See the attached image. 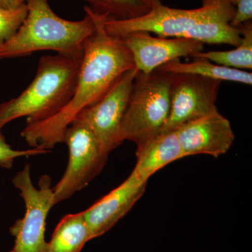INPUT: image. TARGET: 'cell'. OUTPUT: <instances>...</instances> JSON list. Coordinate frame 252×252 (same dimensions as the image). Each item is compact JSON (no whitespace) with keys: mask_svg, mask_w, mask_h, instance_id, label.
<instances>
[{"mask_svg":"<svg viewBox=\"0 0 252 252\" xmlns=\"http://www.w3.org/2000/svg\"><path fill=\"white\" fill-rule=\"evenodd\" d=\"M84 8L94 23V33L86 41L75 89L70 100L53 117L29 123L21 137L32 148L49 152L64 141L68 126L84 109L97 102L121 76L135 67L133 56L122 38L110 35L104 28L106 15Z\"/></svg>","mask_w":252,"mask_h":252,"instance_id":"obj_1","label":"cell"},{"mask_svg":"<svg viewBox=\"0 0 252 252\" xmlns=\"http://www.w3.org/2000/svg\"><path fill=\"white\" fill-rule=\"evenodd\" d=\"M147 1L150 9L144 16L127 20L107 18V32L120 37L134 32H147L161 37L187 38L203 44L235 47L241 43L240 30L230 26L235 14L230 0H202L203 6L195 9H174L160 0Z\"/></svg>","mask_w":252,"mask_h":252,"instance_id":"obj_2","label":"cell"},{"mask_svg":"<svg viewBox=\"0 0 252 252\" xmlns=\"http://www.w3.org/2000/svg\"><path fill=\"white\" fill-rule=\"evenodd\" d=\"M83 54L41 57L35 77L27 89L0 104V132L20 118L27 117V124L41 122L61 111L74 94Z\"/></svg>","mask_w":252,"mask_h":252,"instance_id":"obj_3","label":"cell"},{"mask_svg":"<svg viewBox=\"0 0 252 252\" xmlns=\"http://www.w3.org/2000/svg\"><path fill=\"white\" fill-rule=\"evenodd\" d=\"M26 4L27 16L15 35L0 46V60L26 57L41 51L84 54V44L95 28L85 8V17L71 21L55 14L48 0H28Z\"/></svg>","mask_w":252,"mask_h":252,"instance_id":"obj_4","label":"cell"},{"mask_svg":"<svg viewBox=\"0 0 252 252\" xmlns=\"http://www.w3.org/2000/svg\"><path fill=\"white\" fill-rule=\"evenodd\" d=\"M172 74L155 69L139 71L122 126L123 142L136 144L163 129L170 112Z\"/></svg>","mask_w":252,"mask_h":252,"instance_id":"obj_5","label":"cell"},{"mask_svg":"<svg viewBox=\"0 0 252 252\" xmlns=\"http://www.w3.org/2000/svg\"><path fill=\"white\" fill-rule=\"evenodd\" d=\"M69 150L67 168L54 188V205L70 198L87 187L103 170L109 154L84 123L74 121L64 132Z\"/></svg>","mask_w":252,"mask_h":252,"instance_id":"obj_6","label":"cell"},{"mask_svg":"<svg viewBox=\"0 0 252 252\" xmlns=\"http://www.w3.org/2000/svg\"><path fill=\"white\" fill-rule=\"evenodd\" d=\"M21 191L26 205V214L10 227V233L15 238L13 250L16 252H45L46 219L55 206L54 191L51 177L42 175L39 180V189L32 182L31 165L26 164L11 180Z\"/></svg>","mask_w":252,"mask_h":252,"instance_id":"obj_7","label":"cell"},{"mask_svg":"<svg viewBox=\"0 0 252 252\" xmlns=\"http://www.w3.org/2000/svg\"><path fill=\"white\" fill-rule=\"evenodd\" d=\"M138 72L135 67L124 73L96 103L81 111L75 119L90 127L107 154L124 142L123 120Z\"/></svg>","mask_w":252,"mask_h":252,"instance_id":"obj_8","label":"cell"},{"mask_svg":"<svg viewBox=\"0 0 252 252\" xmlns=\"http://www.w3.org/2000/svg\"><path fill=\"white\" fill-rule=\"evenodd\" d=\"M221 81L201 76L172 74L170 112L162 130H173L217 109Z\"/></svg>","mask_w":252,"mask_h":252,"instance_id":"obj_9","label":"cell"},{"mask_svg":"<svg viewBox=\"0 0 252 252\" xmlns=\"http://www.w3.org/2000/svg\"><path fill=\"white\" fill-rule=\"evenodd\" d=\"M120 37L132 53L135 67L144 74L204 49L200 41L187 38L154 37L147 32H134Z\"/></svg>","mask_w":252,"mask_h":252,"instance_id":"obj_10","label":"cell"},{"mask_svg":"<svg viewBox=\"0 0 252 252\" xmlns=\"http://www.w3.org/2000/svg\"><path fill=\"white\" fill-rule=\"evenodd\" d=\"M175 130L185 157L197 154L219 157L229 151L235 139L229 120L217 109Z\"/></svg>","mask_w":252,"mask_h":252,"instance_id":"obj_11","label":"cell"},{"mask_svg":"<svg viewBox=\"0 0 252 252\" xmlns=\"http://www.w3.org/2000/svg\"><path fill=\"white\" fill-rule=\"evenodd\" d=\"M147 184L132 170L122 185L84 211L91 240L107 233L130 211L143 195Z\"/></svg>","mask_w":252,"mask_h":252,"instance_id":"obj_12","label":"cell"},{"mask_svg":"<svg viewBox=\"0 0 252 252\" xmlns=\"http://www.w3.org/2000/svg\"><path fill=\"white\" fill-rule=\"evenodd\" d=\"M136 157L133 171L146 182L169 164L185 158L175 130L160 131L137 144Z\"/></svg>","mask_w":252,"mask_h":252,"instance_id":"obj_13","label":"cell"},{"mask_svg":"<svg viewBox=\"0 0 252 252\" xmlns=\"http://www.w3.org/2000/svg\"><path fill=\"white\" fill-rule=\"evenodd\" d=\"M91 240L84 212L63 217L56 226L45 252H81Z\"/></svg>","mask_w":252,"mask_h":252,"instance_id":"obj_14","label":"cell"},{"mask_svg":"<svg viewBox=\"0 0 252 252\" xmlns=\"http://www.w3.org/2000/svg\"><path fill=\"white\" fill-rule=\"evenodd\" d=\"M193 62L185 63L180 60L162 64L158 69L170 74H188L219 81H233L252 85V74L246 71L213 64L203 58H193Z\"/></svg>","mask_w":252,"mask_h":252,"instance_id":"obj_15","label":"cell"},{"mask_svg":"<svg viewBox=\"0 0 252 252\" xmlns=\"http://www.w3.org/2000/svg\"><path fill=\"white\" fill-rule=\"evenodd\" d=\"M241 32L242 41L235 49L226 51H208L195 53L193 58H203L219 65L233 69H252V22L247 21L238 27Z\"/></svg>","mask_w":252,"mask_h":252,"instance_id":"obj_16","label":"cell"},{"mask_svg":"<svg viewBox=\"0 0 252 252\" xmlns=\"http://www.w3.org/2000/svg\"><path fill=\"white\" fill-rule=\"evenodd\" d=\"M93 11L107 18L127 20L141 17L149 12L147 0H83Z\"/></svg>","mask_w":252,"mask_h":252,"instance_id":"obj_17","label":"cell"},{"mask_svg":"<svg viewBox=\"0 0 252 252\" xmlns=\"http://www.w3.org/2000/svg\"><path fill=\"white\" fill-rule=\"evenodd\" d=\"M28 14L27 4L15 9L0 6V46L15 35Z\"/></svg>","mask_w":252,"mask_h":252,"instance_id":"obj_18","label":"cell"},{"mask_svg":"<svg viewBox=\"0 0 252 252\" xmlns=\"http://www.w3.org/2000/svg\"><path fill=\"white\" fill-rule=\"evenodd\" d=\"M48 151L38 148L27 150H14L7 142L2 132H0V167L4 169H11L14 160L20 157H29L48 153Z\"/></svg>","mask_w":252,"mask_h":252,"instance_id":"obj_19","label":"cell"},{"mask_svg":"<svg viewBox=\"0 0 252 252\" xmlns=\"http://www.w3.org/2000/svg\"><path fill=\"white\" fill-rule=\"evenodd\" d=\"M234 6L235 14L230 26L238 28L240 25L247 21H252V0H230Z\"/></svg>","mask_w":252,"mask_h":252,"instance_id":"obj_20","label":"cell"},{"mask_svg":"<svg viewBox=\"0 0 252 252\" xmlns=\"http://www.w3.org/2000/svg\"><path fill=\"white\" fill-rule=\"evenodd\" d=\"M28 0H0V6L5 9H15L26 4Z\"/></svg>","mask_w":252,"mask_h":252,"instance_id":"obj_21","label":"cell"},{"mask_svg":"<svg viewBox=\"0 0 252 252\" xmlns=\"http://www.w3.org/2000/svg\"><path fill=\"white\" fill-rule=\"evenodd\" d=\"M9 252H15L14 250H13V249H12V250H11V251H10Z\"/></svg>","mask_w":252,"mask_h":252,"instance_id":"obj_22","label":"cell"}]
</instances>
